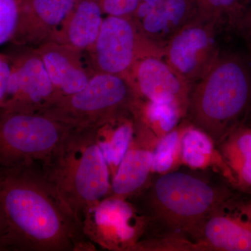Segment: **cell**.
<instances>
[{
	"mask_svg": "<svg viewBox=\"0 0 251 251\" xmlns=\"http://www.w3.org/2000/svg\"><path fill=\"white\" fill-rule=\"evenodd\" d=\"M141 0H99L103 12L109 16H129L135 12Z\"/></svg>",
	"mask_w": 251,
	"mask_h": 251,
	"instance_id": "obj_24",
	"label": "cell"
},
{
	"mask_svg": "<svg viewBox=\"0 0 251 251\" xmlns=\"http://www.w3.org/2000/svg\"><path fill=\"white\" fill-rule=\"evenodd\" d=\"M133 131V126L128 123L122 124L115 130L110 141L100 143L108 164L112 163L119 166L122 157L128 150Z\"/></svg>",
	"mask_w": 251,
	"mask_h": 251,
	"instance_id": "obj_21",
	"label": "cell"
},
{
	"mask_svg": "<svg viewBox=\"0 0 251 251\" xmlns=\"http://www.w3.org/2000/svg\"><path fill=\"white\" fill-rule=\"evenodd\" d=\"M244 0H240L241 3H242V4L243 5H244Z\"/></svg>",
	"mask_w": 251,
	"mask_h": 251,
	"instance_id": "obj_29",
	"label": "cell"
},
{
	"mask_svg": "<svg viewBox=\"0 0 251 251\" xmlns=\"http://www.w3.org/2000/svg\"><path fill=\"white\" fill-rule=\"evenodd\" d=\"M232 158L242 181L251 186V130L241 132L232 145Z\"/></svg>",
	"mask_w": 251,
	"mask_h": 251,
	"instance_id": "obj_20",
	"label": "cell"
},
{
	"mask_svg": "<svg viewBox=\"0 0 251 251\" xmlns=\"http://www.w3.org/2000/svg\"><path fill=\"white\" fill-rule=\"evenodd\" d=\"M95 49L102 72L123 77L140 59L164 57L163 46L149 39L143 31L138 32L128 16H109L103 20Z\"/></svg>",
	"mask_w": 251,
	"mask_h": 251,
	"instance_id": "obj_7",
	"label": "cell"
},
{
	"mask_svg": "<svg viewBox=\"0 0 251 251\" xmlns=\"http://www.w3.org/2000/svg\"><path fill=\"white\" fill-rule=\"evenodd\" d=\"M220 25L197 17L178 29L164 46V58L193 85L209 70L220 53Z\"/></svg>",
	"mask_w": 251,
	"mask_h": 251,
	"instance_id": "obj_8",
	"label": "cell"
},
{
	"mask_svg": "<svg viewBox=\"0 0 251 251\" xmlns=\"http://www.w3.org/2000/svg\"><path fill=\"white\" fill-rule=\"evenodd\" d=\"M99 0H77L69 16L68 36L73 46L85 49L95 44L103 23Z\"/></svg>",
	"mask_w": 251,
	"mask_h": 251,
	"instance_id": "obj_14",
	"label": "cell"
},
{
	"mask_svg": "<svg viewBox=\"0 0 251 251\" xmlns=\"http://www.w3.org/2000/svg\"><path fill=\"white\" fill-rule=\"evenodd\" d=\"M40 166L46 180L82 225L110 193L108 164L98 130L73 128Z\"/></svg>",
	"mask_w": 251,
	"mask_h": 251,
	"instance_id": "obj_2",
	"label": "cell"
},
{
	"mask_svg": "<svg viewBox=\"0 0 251 251\" xmlns=\"http://www.w3.org/2000/svg\"><path fill=\"white\" fill-rule=\"evenodd\" d=\"M251 104V67L239 54L220 53L192 85L186 112L196 128L224 139Z\"/></svg>",
	"mask_w": 251,
	"mask_h": 251,
	"instance_id": "obj_3",
	"label": "cell"
},
{
	"mask_svg": "<svg viewBox=\"0 0 251 251\" xmlns=\"http://www.w3.org/2000/svg\"><path fill=\"white\" fill-rule=\"evenodd\" d=\"M137 89L153 102H176L186 111L192 85L180 76L163 57L149 56L133 67Z\"/></svg>",
	"mask_w": 251,
	"mask_h": 251,
	"instance_id": "obj_10",
	"label": "cell"
},
{
	"mask_svg": "<svg viewBox=\"0 0 251 251\" xmlns=\"http://www.w3.org/2000/svg\"><path fill=\"white\" fill-rule=\"evenodd\" d=\"M77 0H20L19 17L16 29L30 23L55 26L72 14Z\"/></svg>",
	"mask_w": 251,
	"mask_h": 251,
	"instance_id": "obj_16",
	"label": "cell"
},
{
	"mask_svg": "<svg viewBox=\"0 0 251 251\" xmlns=\"http://www.w3.org/2000/svg\"><path fill=\"white\" fill-rule=\"evenodd\" d=\"M251 4V0H244V6H247L248 5Z\"/></svg>",
	"mask_w": 251,
	"mask_h": 251,
	"instance_id": "obj_28",
	"label": "cell"
},
{
	"mask_svg": "<svg viewBox=\"0 0 251 251\" xmlns=\"http://www.w3.org/2000/svg\"><path fill=\"white\" fill-rule=\"evenodd\" d=\"M198 16L195 0H163L142 20L144 34L164 48L178 29Z\"/></svg>",
	"mask_w": 251,
	"mask_h": 251,
	"instance_id": "obj_11",
	"label": "cell"
},
{
	"mask_svg": "<svg viewBox=\"0 0 251 251\" xmlns=\"http://www.w3.org/2000/svg\"><path fill=\"white\" fill-rule=\"evenodd\" d=\"M195 1L200 17L219 25L229 22L235 25L246 8L240 0H195Z\"/></svg>",
	"mask_w": 251,
	"mask_h": 251,
	"instance_id": "obj_18",
	"label": "cell"
},
{
	"mask_svg": "<svg viewBox=\"0 0 251 251\" xmlns=\"http://www.w3.org/2000/svg\"><path fill=\"white\" fill-rule=\"evenodd\" d=\"M42 60L54 90L59 91L57 98L80 92L90 80L84 72L60 52L50 51Z\"/></svg>",
	"mask_w": 251,
	"mask_h": 251,
	"instance_id": "obj_15",
	"label": "cell"
},
{
	"mask_svg": "<svg viewBox=\"0 0 251 251\" xmlns=\"http://www.w3.org/2000/svg\"><path fill=\"white\" fill-rule=\"evenodd\" d=\"M134 102L125 77L102 73L80 92L59 97L39 112L73 128L99 130L123 116Z\"/></svg>",
	"mask_w": 251,
	"mask_h": 251,
	"instance_id": "obj_5",
	"label": "cell"
},
{
	"mask_svg": "<svg viewBox=\"0 0 251 251\" xmlns=\"http://www.w3.org/2000/svg\"><path fill=\"white\" fill-rule=\"evenodd\" d=\"M181 154L185 163L193 168L206 166L213 151L211 138L199 128H190L181 138Z\"/></svg>",
	"mask_w": 251,
	"mask_h": 251,
	"instance_id": "obj_17",
	"label": "cell"
},
{
	"mask_svg": "<svg viewBox=\"0 0 251 251\" xmlns=\"http://www.w3.org/2000/svg\"><path fill=\"white\" fill-rule=\"evenodd\" d=\"M153 153L136 140H130L122 157L107 198L125 200L138 193L145 186L151 171Z\"/></svg>",
	"mask_w": 251,
	"mask_h": 251,
	"instance_id": "obj_12",
	"label": "cell"
},
{
	"mask_svg": "<svg viewBox=\"0 0 251 251\" xmlns=\"http://www.w3.org/2000/svg\"><path fill=\"white\" fill-rule=\"evenodd\" d=\"M55 95L42 59L21 57L11 65L7 93L0 113L39 112Z\"/></svg>",
	"mask_w": 251,
	"mask_h": 251,
	"instance_id": "obj_9",
	"label": "cell"
},
{
	"mask_svg": "<svg viewBox=\"0 0 251 251\" xmlns=\"http://www.w3.org/2000/svg\"><path fill=\"white\" fill-rule=\"evenodd\" d=\"M19 10L20 0H0V45L14 37Z\"/></svg>",
	"mask_w": 251,
	"mask_h": 251,
	"instance_id": "obj_23",
	"label": "cell"
},
{
	"mask_svg": "<svg viewBox=\"0 0 251 251\" xmlns=\"http://www.w3.org/2000/svg\"><path fill=\"white\" fill-rule=\"evenodd\" d=\"M6 225L4 212L0 205V251H4V239L6 236Z\"/></svg>",
	"mask_w": 251,
	"mask_h": 251,
	"instance_id": "obj_27",
	"label": "cell"
},
{
	"mask_svg": "<svg viewBox=\"0 0 251 251\" xmlns=\"http://www.w3.org/2000/svg\"><path fill=\"white\" fill-rule=\"evenodd\" d=\"M179 143V134L176 130H172L164 135L153 153L151 171L165 173L171 168Z\"/></svg>",
	"mask_w": 251,
	"mask_h": 251,
	"instance_id": "obj_22",
	"label": "cell"
},
{
	"mask_svg": "<svg viewBox=\"0 0 251 251\" xmlns=\"http://www.w3.org/2000/svg\"><path fill=\"white\" fill-rule=\"evenodd\" d=\"M143 196L144 210L162 226L198 232L224 201V193L195 175L173 172L162 175Z\"/></svg>",
	"mask_w": 251,
	"mask_h": 251,
	"instance_id": "obj_4",
	"label": "cell"
},
{
	"mask_svg": "<svg viewBox=\"0 0 251 251\" xmlns=\"http://www.w3.org/2000/svg\"><path fill=\"white\" fill-rule=\"evenodd\" d=\"M208 247L219 251H251V224L222 215H212L198 232Z\"/></svg>",
	"mask_w": 251,
	"mask_h": 251,
	"instance_id": "obj_13",
	"label": "cell"
},
{
	"mask_svg": "<svg viewBox=\"0 0 251 251\" xmlns=\"http://www.w3.org/2000/svg\"><path fill=\"white\" fill-rule=\"evenodd\" d=\"M10 74L11 64L4 56L0 54V108L6 99Z\"/></svg>",
	"mask_w": 251,
	"mask_h": 251,
	"instance_id": "obj_25",
	"label": "cell"
},
{
	"mask_svg": "<svg viewBox=\"0 0 251 251\" xmlns=\"http://www.w3.org/2000/svg\"><path fill=\"white\" fill-rule=\"evenodd\" d=\"M4 251L94 250L83 225L46 180L40 163L0 168Z\"/></svg>",
	"mask_w": 251,
	"mask_h": 251,
	"instance_id": "obj_1",
	"label": "cell"
},
{
	"mask_svg": "<svg viewBox=\"0 0 251 251\" xmlns=\"http://www.w3.org/2000/svg\"><path fill=\"white\" fill-rule=\"evenodd\" d=\"M184 112L182 107L174 101H150L145 110L149 122L164 134L173 130Z\"/></svg>",
	"mask_w": 251,
	"mask_h": 251,
	"instance_id": "obj_19",
	"label": "cell"
},
{
	"mask_svg": "<svg viewBox=\"0 0 251 251\" xmlns=\"http://www.w3.org/2000/svg\"><path fill=\"white\" fill-rule=\"evenodd\" d=\"M251 49V4L246 6L235 25Z\"/></svg>",
	"mask_w": 251,
	"mask_h": 251,
	"instance_id": "obj_26",
	"label": "cell"
},
{
	"mask_svg": "<svg viewBox=\"0 0 251 251\" xmlns=\"http://www.w3.org/2000/svg\"><path fill=\"white\" fill-rule=\"evenodd\" d=\"M73 127L34 113H0V168L42 163Z\"/></svg>",
	"mask_w": 251,
	"mask_h": 251,
	"instance_id": "obj_6",
	"label": "cell"
}]
</instances>
